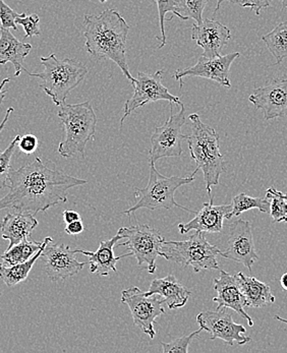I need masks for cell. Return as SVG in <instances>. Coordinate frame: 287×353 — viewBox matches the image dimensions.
<instances>
[{
  "instance_id": "obj_1",
  "label": "cell",
  "mask_w": 287,
  "mask_h": 353,
  "mask_svg": "<svg viewBox=\"0 0 287 353\" xmlns=\"http://www.w3.org/2000/svg\"><path fill=\"white\" fill-rule=\"evenodd\" d=\"M87 183L62 172L49 160L37 157L18 170L12 169L10 192L0 199V210L14 209L35 215L68 202V190Z\"/></svg>"
},
{
  "instance_id": "obj_2",
  "label": "cell",
  "mask_w": 287,
  "mask_h": 353,
  "mask_svg": "<svg viewBox=\"0 0 287 353\" xmlns=\"http://www.w3.org/2000/svg\"><path fill=\"white\" fill-rule=\"evenodd\" d=\"M130 26L115 10H105L98 16H85L86 48L97 59H110L128 80L135 82L126 61V41Z\"/></svg>"
},
{
  "instance_id": "obj_3",
  "label": "cell",
  "mask_w": 287,
  "mask_h": 353,
  "mask_svg": "<svg viewBox=\"0 0 287 353\" xmlns=\"http://www.w3.org/2000/svg\"><path fill=\"white\" fill-rule=\"evenodd\" d=\"M188 117L192 123V134L186 136V140L190 157L197 166L192 175L195 176L199 170H202L206 190L210 194L226 171V160L220 153L219 136L213 128L203 123L197 113Z\"/></svg>"
},
{
  "instance_id": "obj_4",
  "label": "cell",
  "mask_w": 287,
  "mask_h": 353,
  "mask_svg": "<svg viewBox=\"0 0 287 353\" xmlns=\"http://www.w3.org/2000/svg\"><path fill=\"white\" fill-rule=\"evenodd\" d=\"M59 117L63 125L66 138L59 145V153L63 158L80 154L85 157L86 145L94 141L97 117L89 101L78 104H62Z\"/></svg>"
},
{
  "instance_id": "obj_5",
  "label": "cell",
  "mask_w": 287,
  "mask_h": 353,
  "mask_svg": "<svg viewBox=\"0 0 287 353\" xmlns=\"http://www.w3.org/2000/svg\"><path fill=\"white\" fill-rule=\"evenodd\" d=\"M44 70L41 72H28L30 77L41 79L40 88L52 99L53 103L61 106L68 95L83 82L88 68L76 59H59L55 53L40 59Z\"/></svg>"
},
{
  "instance_id": "obj_6",
  "label": "cell",
  "mask_w": 287,
  "mask_h": 353,
  "mask_svg": "<svg viewBox=\"0 0 287 353\" xmlns=\"http://www.w3.org/2000/svg\"><path fill=\"white\" fill-rule=\"evenodd\" d=\"M195 181L194 175L188 177L164 176L156 169L155 163L150 162V176L147 187L136 188L135 196L137 202L134 206L123 211L130 216L139 209H172L173 207L184 210L188 213L196 214L194 210L186 208L175 201V192L183 185H190Z\"/></svg>"
},
{
  "instance_id": "obj_7",
  "label": "cell",
  "mask_w": 287,
  "mask_h": 353,
  "mask_svg": "<svg viewBox=\"0 0 287 353\" xmlns=\"http://www.w3.org/2000/svg\"><path fill=\"white\" fill-rule=\"evenodd\" d=\"M221 252L207 241L205 232L196 231L185 241L165 239L160 256H164L169 262L181 265L184 268L192 267L195 273H199L203 270H218L217 256L221 254Z\"/></svg>"
},
{
  "instance_id": "obj_8",
  "label": "cell",
  "mask_w": 287,
  "mask_h": 353,
  "mask_svg": "<svg viewBox=\"0 0 287 353\" xmlns=\"http://www.w3.org/2000/svg\"><path fill=\"white\" fill-rule=\"evenodd\" d=\"M121 239H126L121 243L130 250V256L136 258L139 266L147 265L148 271L153 274L156 271V260L160 256L165 239L158 229L150 228L147 224L136 222L130 228H121L117 231Z\"/></svg>"
},
{
  "instance_id": "obj_9",
  "label": "cell",
  "mask_w": 287,
  "mask_h": 353,
  "mask_svg": "<svg viewBox=\"0 0 287 353\" xmlns=\"http://www.w3.org/2000/svg\"><path fill=\"white\" fill-rule=\"evenodd\" d=\"M170 117L164 125L157 126L151 137V150L149 152L150 162L156 163L162 158L181 157L183 154V141L186 134L181 128L186 123L185 104L181 105V110L173 114L172 102H169Z\"/></svg>"
},
{
  "instance_id": "obj_10",
  "label": "cell",
  "mask_w": 287,
  "mask_h": 353,
  "mask_svg": "<svg viewBox=\"0 0 287 353\" xmlns=\"http://www.w3.org/2000/svg\"><path fill=\"white\" fill-rule=\"evenodd\" d=\"M121 303L130 309L135 326L154 339L156 319L165 314L164 299L158 294L146 295L139 288H130L121 292Z\"/></svg>"
},
{
  "instance_id": "obj_11",
  "label": "cell",
  "mask_w": 287,
  "mask_h": 353,
  "mask_svg": "<svg viewBox=\"0 0 287 353\" xmlns=\"http://www.w3.org/2000/svg\"><path fill=\"white\" fill-rule=\"evenodd\" d=\"M164 70H158L155 74H146L139 72L135 82L132 83L135 92L132 97L126 102L123 108V117H121V123L123 125L126 117H130L136 109L144 105L153 103V102L164 101L172 102V103L183 105L179 97L169 93L168 89L162 83Z\"/></svg>"
},
{
  "instance_id": "obj_12",
  "label": "cell",
  "mask_w": 287,
  "mask_h": 353,
  "mask_svg": "<svg viewBox=\"0 0 287 353\" xmlns=\"http://www.w3.org/2000/svg\"><path fill=\"white\" fill-rule=\"evenodd\" d=\"M197 323L203 331L210 334V339L224 340L227 345H245L252 340L246 335L245 326L237 324L226 307L200 312L197 316Z\"/></svg>"
},
{
  "instance_id": "obj_13",
  "label": "cell",
  "mask_w": 287,
  "mask_h": 353,
  "mask_svg": "<svg viewBox=\"0 0 287 353\" xmlns=\"http://www.w3.org/2000/svg\"><path fill=\"white\" fill-rule=\"evenodd\" d=\"M220 256L239 263L252 272L253 265L259 260V256L250 222L239 219L229 226L226 250Z\"/></svg>"
},
{
  "instance_id": "obj_14",
  "label": "cell",
  "mask_w": 287,
  "mask_h": 353,
  "mask_svg": "<svg viewBox=\"0 0 287 353\" xmlns=\"http://www.w3.org/2000/svg\"><path fill=\"white\" fill-rule=\"evenodd\" d=\"M248 101L263 111L265 121L287 117V76L273 79L263 87L257 88Z\"/></svg>"
},
{
  "instance_id": "obj_15",
  "label": "cell",
  "mask_w": 287,
  "mask_h": 353,
  "mask_svg": "<svg viewBox=\"0 0 287 353\" xmlns=\"http://www.w3.org/2000/svg\"><path fill=\"white\" fill-rule=\"evenodd\" d=\"M239 55H241L239 52H232L226 55L212 57V59L202 55L195 65L177 70L175 79L179 81L181 88H183V79H185L186 77H199V78L208 79V80L214 81L224 87L230 88V80H229L230 66L235 59H239Z\"/></svg>"
},
{
  "instance_id": "obj_16",
  "label": "cell",
  "mask_w": 287,
  "mask_h": 353,
  "mask_svg": "<svg viewBox=\"0 0 287 353\" xmlns=\"http://www.w3.org/2000/svg\"><path fill=\"white\" fill-rule=\"evenodd\" d=\"M49 243L43 250L41 258L44 269L51 281H59L77 275L83 270L87 262L77 260L75 250L66 245H51Z\"/></svg>"
},
{
  "instance_id": "obj_17",
  "label": "cell",
  "mask_w": 287,
  "mask_h": 353,
  "mask_svg": "<svg viewBox=\"0 0 287 353\" xmlns=\"http://www.w3.org/2000/svg\"><path fill=\"white\" fill-rule=\"evenodd\" d=\"M230 38V30L220 21L203 20L201 23L192 25V39L203 49L206 57H220Z\"/></svg>"
},
{
  "instance_id": "obj_18",
  "label": "cell",
  "mask_w": 287,
  "mask_h": 353,
  "mask_svg": "<svg viewBox=\"0 0 287 353\" xmlns=\"http://www.w3.org/2000/svg\"><path fill=\"white\" fill-rule=\"evenodd\" d=\"M210 202L203 204L200 211L197 212L196 217L186 223L179 224L181 234H186L190 231L199 232L219 233L224 228V219L229 220L232 205H214V199L211 192L209 194Z\"/></svg>"
},
{
  "instance_id": "obj_19",
  "label": "cell",
  "mask_w": 287,
  "mask_h": 353,
  "mask_svg": "<svg viewBox=\"0 0 287 353\" xmlns=\"http://www.w3.org/2000/svg\"><path fill=\"white\" fill-rule=\"evenodd\" d=\"M214 290L217 292V296L213 299L214 303H217V310L222 307L233 310L246 319L248 326H254L253 319L245 311L246 299L241 292L237 275H230L226 271H220L219 277L214 279Z\"/></svg>"
},
{
  "instance_id": "obj_20",
  "label": "cell",
  "mask_w": 287,
  "mask_h": 353,
  "mask_svg": "<svg viewBox=\"0 0 287 353\" xmlns=\"http://www.w3.org/2000/svg\"><path fill=\"white\" fill-rule=\"evenodd\" d=\"M38 224V220L30 212L16 210L6 214L0 223V230L2 239L10 241L8 249L31 239L32 232Z\"/></svg>"
},
{
  "instance_id": "obj_21",
  "label": "cell",
  "mask_w": 287,
  "mask_h": 353,
  "mask_svg": "<svg viewBox=\"0 0 287 353\" xmlns=\"http://www.w3.org/2000/svg\"><path fill=\"white\" fill-rule=\"evenodd\" d=\"M121 239V235L117 234L111 239L100 241L99 248L96 252H88L80 249L75 250L77 254H83L88 256L89 261L88 264L90 265V271L91 273L96 274L99 276H109L111 273H117V263L121 259L130 256V254H123L119 256H115V245L117 241Z\"/></svg>"
},
{
  "instance_id": "obj_22",
  "label": "cell",
  "mask_w": 287,
  "mask_h": 353,
  "mask_svg": "<svg viewBox=\"0 0 287 353\" xmlns=\"http://www.w3.org/2000/svg\"><path fill=\"white\" fill-rule=\"evenodd\" d=\"M145 294L160 295L169 309L177 310L185 307L192 291L184 286L172 274H169L164 278H155Z\"/></svg>"
},
{
  "instance_id": "obj_23",
  "label": "cell",
  "mask_w": 287,
  "mask_h": 353,
  "mask_svg": "<svg viewBox=\"0 0 287 353\" xmlns=\"http://www.w3.org/2000/svg\"><path fill=\"white\" fill-rule=\"evenodd\" d=\"M32 50L29 43L19 41L10 30L1 29L0 31V64L4 65L10 63L14 65L16 72L14 77H20L23 68V61Z\"/></svg>"
},
{
  "instance_id": "obj_24",
  "label": "cell",
  "mask_w": 287,
  "mask_h": 353,
  "mask_svg": "<svg viewBox=\"0 0 287 353\" xmlns=\"http://www.w3.org/2000/svg\"><path fill=\"white\" fill-rule=\"evenodd\" d=\"M241 285V292L246 299V307H264L275 303V296L272 294L271 288L264 282L255 277L246 276L239 272L237 274Z\"/></svg>"
},
{
  "instance_id": "obj_25",
  "label": "cell",
  "mask_w": 287,
  "mask_h": 353,
  "mask_svg": "<svg viewBox=\"0 0 287 353\" xmlns=\"http://www.w3.org/2000/svg\"><path fill=\"white\" fill-rule=\"evenodd\" d=\"M53 241L52 237L48 236L43 241L41 249L38 250L31 259L20 264L12 265V266H6L3 263H0V279L8 288H12L18 285L21 282L25 281L29 276L30 272L33 268L34 265L37 262L38 259L41 258V254L44 248L49 243Z\"/></svg>"
},
{
  "instance_id": "obj_26",
  "label": "cell",
  "mask_w": 287,
  "mask_h": 353,
  "mask_svg": "<svg viewBox=\"0 0 287 353\" xmlns=\"http://www.w3.org/2000/svg\"><path fill=\"white\" fill-rule=\"evenodd\" d=\"M262 40L276 59V64L281 63L287 57V20L278 23L270 33L263 36Z\"/></svg>"
},
{
  "instance_id": "obj_27",
  "label": "cell",
  "mask_w": 287,
  "mask_h": 353,
  "mask_svg": "<svg viewBox=\"0 0 287 353\" xmlns=\"http://www.w3.org/2000/svg\"><path fill=\"white\" fill-rule=\"evenodd\" d=\"M43 241L38 243V241L27 239L23 243L14 245L10 249L6 250V252L0 254V258L2 259V263L6 266L20 264V263L26 262L31 259L38 250L41 249Z\"/></svg>"
},
{
  "instance_id": "obj_28",
  "label": "cell",
  "mask_w": 287,
  "mask_h": 353,
  "mask_svg": "<svg viewBox=\"0 0 287 353\" xmlns=\"http://www.w3.org/2000/svg\"><path fill=\"white\" fill-rule=\"evenodd\" d=\"M231 205H232V210L229 215V219L253 209H258L262 213H268L270 203L267 198H254V196H248L245 192H241L232 199Z\"/></svg>"
},
{
  "instance_id": "obj_29",
  "label": "cell",
  "mask_w": 287,
  "mask_h": 353,
  "mask_svg": "<svg viewBox=\"0 0 287 353\" xmlns=\"http://www.w3.org/2000/svg\"><path fill=\"white\" fill-rule=\"evenodd\" d=\"M209 0H175L177 16L181 20H195L196 23L203 21V12Z\"/></svg>"
},
{
  "instance_id": "obj_30",
  "label": "cell",
  "mask_w": 287,
  "mask_h": 353,
  "mask_svg": "<svg viewBox=\"0 0 287 353\" xmlns=\"http://www.w3.org/2000/svg\"><path fill=\"white\" fill-rule=\"evenodd\" d=\"M269 200V213L272 220L275 223H286L287 222V201L284 198V192H279L274 188H269L266 192V196Z\"/></svg>"
},
{
  "instance_id": "obj_31",
  "label": "cell",
  "mask_w": 287,
  "mask_h": 353,
  "mask_svg": "<svg viewBox=\"0 0 287 353\" xmlns=\"http://www.w3.org/2000/svg\"><path fill=\"white\" fill-rule=\"evenodd\" d=\"M20 139L21 136H17L4 151L0 150V190L10 188V171L12 169L10 161L19 147Z\"/></svg>"
},
{
  "instance_id": "obj_32",
  "label": "cell",
  "mask_w": 287,
  "mask_h": 353,
  "mask_svg": "<svg viewBox=\"0 0 287 353\" xmlns=\"http://www.w3.org/2000/svg\"><path fill=\"white\" fill-rule=\"evenodd\" d=\"M158 8V14H159L160 30H161V37L158 38L160 40L158 48H164L166 44V34H165V16L168 12H172L177 16V3L175 0H153Z\"/></svg>"
},
{
  "instance_id": "obj_33",
  "label": "cell",
  "mask_w": 287,
  "mask_h": 353,
  "mask_svg": "<svg viewBox=\"0 0 287 353\" xmlns=\"http://www.w3.org/2000/svg\"><path fill=\"white\" fill-rule=\"evenodd\" d=\"M202 329L200 328L199 330L190 333V335L181 336V337L177 338V339H173L172 341L168 342V343L161 342L160 345L162 346V352L164 353H188V346H190V344L192 343V340H194L195 338L198 337L199 334L202 332Z\"/></svg>"
},
{
  "instance_id": "obj_34",
  "label": "cell",
  "mask_w": 287,
  "mask_h": 353,
  "mask_svg": "<svg viewBox=\"0 0 287 353\" xmlns=\"http://www.w3.org/2000/svg\"><path fill=\"white\" fill-rule=\"evenodd\" d=\"M17 25H21L25 31L26 38H31L33 36H39L40 32V18L38 14H33L27 16L25 12L21 14L16 20Z\"/></svg>"
},
{
  "instance_id": "obj_35",
  "label": "cell",
  "mask_w": 287,
  "mask_h": 353,
  "mask_svg": "<svg viewBox=\"0 0 287 353\" xmlns=\"http://www.w3.org/2000/svg\"><path fill=\"white\" fill-rule=\"evenodd\" d=\"M20 16L21 14L12 10L10 6H8L4 2V0H0V25H1V29H12L17 31L18 25L16 23V20Z\"/></svg>"
},
{
  "instance_id": "obj_36",
  "label": "cell",
  "mask_w": 287,
  "mask_h": 353,
  "mask_svg": "<svg viewBox=\"0 0 287 353\" xmlns=\"http://www.w3.org/2000/svg\"><path fill=\"white\" fill-rule=\"evenodd\" d=\"M38 139L34 134H28L21 137L19 148L23 153L32 154L37 150Z\"/></svg>"
},
{
  "instance_id": "obj_37",
  "label": "cell",
  "mask_w": 287,
  "mask_h": 353,
  "mask_svg": "<svg viewBox=\"0 0 287 353\" xmlns=\"http://www.w3.org/2000/svg\"><path fill=\"white\" fill-rule=\"evenodd\" d=\"M270 3H271V0H241L239 6L250 8L259 16L263 10L269 8Z\"/></svg>"
},
{
  "instance_id": "obj_38",
  "label": "cell",
  "mask_w": 287,
  "mask_h": 353,
  "mask_svg": "<svg viewBox=\"0 0 287 353\" xmlns=\"http://www.w3.org/2000/svg\"><path fill=\"white\" fill-rule=\"evenodd\" d=\"M83 230H85V226H83V222L81 220L68 223L66 229H64V231L70 235L80 234V233L83 232Z\"/></svg>"
},
{
  "instance_id": "obj_39",
  "label": "cell",
  "mask_w": 287,
  "mask_h": 353,
  "mask_svg": "<svg viewBox=\"0 0 287 353\" xmlns=\"http://www.w3.org/2000/svg\"><path fill=\"white\" fill-rule=\"evenodd\" d=\"M62 217H63L64 222H66V224L81 220L80 214H79L78 212L72 211V210H66V211H63Z\"/></svg>"
},
{
  "instance_id": "obj_40",
  "label": "cell",
  "mask_w": 287,
  "mask_h": 353,
  "mask_svg": "<svg viewBox=\"0 0 287 353\" xmlns=\"http://www.w3.org/2000/svg\"><path fill=\"white\" fill-rule=\"evenodd\" d=\"M10 82V79L6 78L0 83V106H1L2 102H3L4 98H6V93H8V89H4V85H8Z\"/></svg>"
},
{
  "instance_id": "obj_41",
  "label": "cell",
  "mask_w": 287,
  "mask_h": 353,
  "mask_svg": "<svg viewBox=\"0 0 287 353\" xmlns=\"http://www.w3.org/2000/svg\"><path fill=\"white\" fill-rule=\"evenodd\" d=\"M12 112H14V108H12V107H10V108L6 110V117H4L3 121L0 123V134H1L2 130H3L4 126H6Z\"/></svg>"
},
{
  "instance_id": "obj_42",
  "label": "cell",
  "mask_w": 287,
  "mask_h": 353,
  "mask_svg": "<svg viewBox=\"0 0 287 353\" xmlns=\"http://www.w3.org/2000/svg\"><path fill=\"white\" fill-rule=\"evenodd\" d=\"M226 1L231 2V3L239 4L241 3V0H217V6L215 8V12H217L218 10L221 8L222 3Z\"/></svg>"
},
{
  "instance_id": "obj_43",
  "label": "cell",
  "mask_w": 287,
  "mask_h": 353,
  "mask_svg": "<svg viewBox=\"0 0 287 353\" xmlns=\"http://www.w3.org/2000/svg\"><path fill=\"white\" fill-rule=\"evenodd\" d=\"M280 284H281V288H284V290L287 291V272L280 278Z\"/></svg>"
},
{
  "instance_id": "obj_44",
  "label": "cell",
  "mask_w": 287,
  "mask_h": 353,
  "mask_svg": "<svg viewBox=\"0 0 287 353\" xmlns=\"http://www.w3.org/2000/svg\"><path fill=\"white\" fill-rule=\"evenodd\" d=\"M274 319H275V320L280 321V322L284 323V324L287 325V320H286V319L281 318V316H274Z\"/></svg>"
},
{
  "instance_id": "obj_45",
  "label": "cell",
  "mask_w": 287,
  "mask_h": 353,
  "mask_svg": "<svg viewBox=\"0 0 287 353\" xmlns=\"http://www.w3.org/2000/svg\"><path fill=\"white\" fill-rule=\"evenodd\" d=\"M286 8H287V0H282L281 10H286Z\"/></svg>"
},
{
  "instance_id": "obj_46",
  "label": "cell",
  "mask_w": 287,
  "mask_h": 353,
  "mask_svg": "<svg viewBox=\"0 0 287 353\" xmlns=\"http://www.w3.org/2000/svg\"><path fill=\"white\" fill-rule=\"evenodd\" d=\"M107 0H100V2H102V3H104V2H106Z\"/></svg>"
},
{
  "instance_id": "obj_47",
  "label": "cell",
  "mask_w": 287,
  "mask_h": 353,
  "mask_svg": "<svg viewBox=\"0 0 287 353\" xmlns=\"http://www.w3.org/2000/svg\"><path fill=\"white\" fill-rule=\"evenodd\" d=\"M284 194V198H286V201H287V192H286V194Z\"/></svg>"
}]
</instances>
